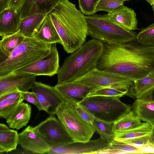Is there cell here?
I'll return each instance as SVG.
<instances>
[{
  "label": "cell",
  "instance_id": "6da1fadb",
  "mask_svg": "<svg viewBox=\"0 0 154 154\" xmlns=\"http://www.w3.org/2000/svg\"><path fill=\"white\" fill-rule=\"evenodd\" d=\"M103 45L97 69L119 74L133 81L154 71V47L136 41Z\"/></svg>",
  "mask_w": 154,
  "mask_h": 154
},
{
  "label": "cell",
  "instance_id": "7a4b0ae2",
  "mask_svg": "<svg viewBox=\"0 0 154 154\" xmlns=\"http://www.w3.org/2000/svg\"><path fill=\"white\" fill-rule=\"evenodd\" d=\"M64 51L71 53L82 47L88 35L85 16L68 0H62L48 14Z\"/></svg>",
  "mask_w": 154,
  "mask_h": 154
},
{
  "label": "cell",
  "instance_id": "3957f363",
  "mask_svg": "<svg viewBox=\"0 0 154 154\" xmlns=\"http://www.w3.org/2000/svg\"><path fill=\"white\" fill-rule=\"evenodd\" d=\"M103 48V43L92 38L70 53L59 69L57 83L74 81L96 68Z\"/></svg>",
  "mask_w": 154,
  "mask_h": 154
},
{
  "label": "cell",
  "instance_id": "277c9868",
  "mask_svg": "<svg viewBox=\"0 0 154 154\" xmlns=\"http://www.w3.org/2000/svg\"><path fill=\"white\" fill-rule=\"evenodd\" d=\"M51 44L43 42L35 37H26L0 63V77L28 67L46 57Z\"/></svg>",
  "mask_w": 154,
  "mask_h": 154
},
{
  "label": "cell",
  "instance_id": "5b68a950",
  "mask_svg": "<svg viewBox=\"0 0 154 154\" xmlns=\"http://www.w3.org/2000/svg\"><path fill=\"white\" fill-rule=\"evenodd\" d=\"M88 35L93 39L109 44L124 43L136 41V34L110 21L106 14L85 16Z\"/></svg>",
  "mask_w": 154,
  "mask_h": 154
},
{
  "label": "cell",
  "instance_id": "8992f818",
  "mask_svg": "<svg viewBox=\"0 0 154 154\" xmlns=\"http://www.w3.org/2000/svg\"><path fill=\"white\" fill-rule=\"evenodd\" d=\"M74 142L89 141L95 130L93 125L83 120L76 111L75 105L64 101L55 113Z\"/></svg>",
  "mask_w": 154,
  "mask_h": 154
},
{
  "label": "cell",
  "instance_id": "52a82bcc",
  "mask_svg": "<svg viewBox=\"0 0 154 154\" xmlns=\"http://www.w3.org/2000/svg\"><path fill=\"white\" fill-rule=\"evenodd\" d=\"M120 98L94 96L84 98L79 103L88 108L95 117L114 122L132 110V107L122 102Z\"/></svg>",
  "mask_w": 154,
  "mask_h": 154
},
{
  "label": "cell",
  "instance_id": "ba28073f",
  "mask_svg": "<svg viewBox=\"0 0 154 154\" xmlns=\"http://www.w3.org/2000/svg\"><path fill=\"white\" fill-rule=\"evenodd\" d=\"M74 81L92 88L114 86L128 90L126 95L134 97V81L119 74L100 70L95 68Z\"/></svg>",
  "mask_w": 154,
  "mask_h": 154
},
{
  "label": "cell",
  "instance_id": "9c48e42d",
  "mask_svg": "<svg viewBox=\"0 0 154 154\" xmlns=\"http://www.w3.org/2000/svg\"><path fill=\"white\" fill-rule=\"evenodd\" d=\"M54 115L34 127V131L49 146L73 142L61 122Z\"/></svg>",
  "mask_w": 154,
  "mask_h": 154
},
{
  "label": "cell",
  "instance_id": "30bf717a",
  "mask_svg": "<svg viewBox=\"0 0 154 154\" xmlns=\"http://www.w3.org/2000/svg\"><path fill=\"white\" fill-rule=\"evenodd\" d=\"M110 143L100 137L86 142L71 143L50 146L48 154H95L109 146Z\"/></svg>",
  "mask_w": 154,
  "mask_h": 154
},
{
  "label": "cell",
  "instance_id": "8fae6325",
  "mask_svg": "<svg viewBox=\"0 0 154 154\" xmlns=\"http://www.w3.org/2000/svg\"><path fill=\"white\" fill-rule=\"evenodd\" d=\"M36 76L31 74L14 72L0 77V97L17 91H29L36 82Z\"/></svg>",
  "mask_w": 154,
  "mask_h": 154
},
{
  "label": "cell",
  "instance_id": "7c38bea8",
  "mask_svg": "<svg viewBox=\"0 0 154 154\" xmlns=\"http://www.w3.org/2000/svg\"><path fill=\"white\" fill-rule=\"evenodd\" d=\"M58 52L56 44H51V52L45 58L26 68L13 72L25 73L36 76H52L57 74L60 68Z\"/></svg>",
  "mask_w": 154,
  "mask_h": 154
},
{
  "label": "cell",
  "instance_id": "4fadbf2b",
  "mask_svg": "<svg viewBox=\"0 0 154 154\" xmlns=\"http://www.w3.org/2000/svg\"><path fill=\"white\" fill-rule=\"evenodd\" d=\"M31 89L37 96L44 111L50 115H55L57 110L64 101L54 87L42 82H36Z\"/></svg>",
  "mask_w": 154,
  "mask_h": 154
},
{
  "label": "cell",
  "instance_id": "5bb4252c",
  "mask_svg": "<svg viewBox=\"0 0 154 154\" xmlns=\"http://www.w3.org/2000/svg\"><path fill=\"white\" fill-rule=\"evenodd\" d=\"M18 142L24 150L32 153L48 154L50 150V146L31 126L18 134Z\"/></svg>",
  "mask_w": 154,
  "mask_h": 154
},
{
  "label": "cell",
  "instance_id": "9a60e30c",
  "mask_svg": "<svg viewBox=\"0 0 154 154\" xmlns=\"http://www.w3.org/2000/svg\"><path fill=\"white\" fill-rule=\"evenodd\" d=\"M54 87L64 101L75 105L85 98L87 94L93 88L75 81L57 83Z\"/></svg>",
  "mask_w": 154,
  "mask_h": 154
},
{
  "label": "cell",
  "instance_id": "2e32d148",
  "mask_svg": "<svg viewBox=\"0 0 154 154\" xmlns=\"http://www.w3.org/2000/svg\"><path fill=\"white\" fill-rule=\"evenodd\" d=\"M106 15L110 21L123 28L130 31L138 29L136 13L124 5Z\"/></svg>",
  "mask_w": 154,
  "mask_h": 154
},
{
  "label": "cell",
  "instance_id": "e0dca14e",
  "mask_svg": "<svg viewBox=\"0 0 154 154\" xmlns=\"http://www.w3.org/2000/svg\"><path fill=\"white\" fill-rule=\"evenodd\" d=\"M62 0H24L18 11L21 19L35 14L48 15Z\"/></svg>",
  "mask_w": 154,
  "mask_h": 154
},
{
  "label": "cell",
  "instance_id": "ac0fdd59",
  "mask_svg": "<svg viewBox=\"0 0 154 154\" xmlns=\"http://www.w3.org/2000/svg\"><path fill=\"white\" fill-rule=\"evenodd\" d=\"M21 18L18 12L12 8L0 12V35L2 37L19 31Z\"/></svg>",
  "mask_w": 154,
  "mask_h": 154
},
{
  "label": "cell",
  "instance_id": "d6986e66",
  "mask_svg": "<svg viewBox=\"0 0 154 154\" xmlns=\"http://www.w3.org/2000/svg\"><path fill=\"white\" fill-rule=\"evenodd\" d=\"M31 113V106L22 102L6 120V122L10 128L18 130L26 126Z\"/></svg>",
  "mask_w": 154,
  "mask_h": 154
},
{
  "label": "cell",
  "instance_id": "ffe728a7",
  "mask_svg": "<svg viewBox=\"0 0 154 154\" xmlns=\"http://www.w3.org/2000/svg\"><path fill=\"white\" fill-rule=\"evenodd\" d=\"M135 98L152 100L154 91V71L134 81Z\"/></svg>",
  "mask_w": 154,
  "mask_h": 154
},
{
  "label": "cell",
  "instance_id": "44dd1931",
  "mask_svg": "<svg viewBox=\"0 0 154 154\" xmlns=\"http://www.w3.org/2000/svg\"><path fill=\"white\" fill-rule=\"evenodd\" d=\"M47 15L35 14L21 19L19 32L26 37H34Z\"/></svg>",
  "mask_w": 154,
  "mask_h": 154
},
{
  "label": "cell",
  "instance_id": "7402d4cb",
  "mask_svg": "<svg viewBox=\"0 0 154 154\" xmlns=\"http://www.w3.org/2000/svg\"><path fill=\"white\" fill-rule=\"evenodd\" d=\"M34 37L48 44H61L59 35L48 14L45 17L40 30Z\"/></svg>",
  "mask_w": 154,
  "mask_h": 154
},
{
  "label": "cell",
  "instance_id": "603a6c76",
  "mask_svg": "<svg viewBox=\"0 0 154 154\" xmlns=\"http://www.w3.org/2000/svg\"><path fill=\"white\" fill-rule=\"evenodd\" d=\"M18 134L5 125L0 124V153L16 150L18 144Z\"/></svg>",
  "mask_w": 154,
  "mask_h": 154
},
{
  "label": "cell",
  "instance_id": "cb8c5ba5",
  "mask_svg": "<svg viewBox=\"0 0 154 154\" xmlns=\"http://www.w3.org/2000/svg\"><path fill=\"white\" fill-rule=\"evenodd\" d=\"M131 107L141 121L152 124L154 122V100L136 99Z\"/></svg>",
  "mask_w": 154,
  "mask_h": 154
},
{
  "label": "cell",
  "instance_id": "d4e9b609",
  "mask_svg": "<svg viewBox=\"0 0 154 154\" xmlns=\"http://www.w3.org/2000/svg\"><path fill=\"white\" fill-rule=\"evenodd\" d=\"M24 100L17 91L0 97V116L7 119Z\"/></svg>",
  "mask_w": 154,
  "mask_h": 154
},
{
  "label": "cell",
  "instance_id": "484cf974",
  "mask_svg": "<svg viewBox=\"0 0 154 154\" xmlns=\"http://www.w3.org/2000/svg\"><path fill=\"white\" fill-rule=\"evenodd\" d=\"M154 130L153 125L151 123L147 122L142 123L136 127L115 133L114 139L124 141L140 137L151 136Z\"/></svg>",
  "mask_w": 154,
  "mask_h": 154
},
{
  "label": "cell",
  "instance_id": "4316f807",
  "mask_svg": "<svg viewBox=\"0 0 154 154\" xmlns=\"http://www.w3.org/2000/svg\"><path fill=\"white\" fill-rule=\"evenodd\" d=\"M142 123L141 120L131 110L113 122L112 131L115 134L129 130L139 126Z\"/></svg>",
  "mask_w": 154,
  "mask_h": 154
},
{
  "label": "cell",
  "instance_id": "83f0119b",
  "mask_svg": "<svg viewBox=\"0 0 154 154\" xmlns=\"http://www.w3.org/2000/svg\"><path fill=\"white\" fill-rule=\"evenodd\" d=\"M26 38L19 32L2 37L0 41V52L8 57L11 52Z\"/></svg>",
  "mask_w": 154,
  "mask_h": 154
},
{
  "label": "cell",
  "instance_id": "f1b7e54d",
  "mask_svg": "<svg viewBox=\"0 0 154 154\" xmlns=\"http://www.w3.org/2000/svg\"><path fill=\"white\" fill-rule=\"evenodd\" d=\"M128 91L127 89L116 86L100 87L92 89L87 94L85 98L94 96L120 98L126 95Z\"/></svg>",
  "mask_w": 154,
  "mask_h": 154
},
{
  "label": "cell",
  "instance_id": "f546056e",
  "mask_svg": "<svg viewBox=\"0 0 154 154\" xmlns=\"http://www.w3.org/2000/svg\"><path fill=\"white\" fill-rule=\"evenodd\" d=\"M113 124L95 117L92 125L100 137L110 143L115 139V134L112 131Z\"/></svg>",
  "mask_w": 154,
  "mask_h": 154
},
{
  "label": "cell",
  "instance_id": "4dcf8cb0",
  "mask_svg": "<svg viewBox=\"0 0 154 154\" xmlns=\"http://www.w3.org/2000/svg\"><path fill=\"white\" fill-rule=\"evenodd\" d=\"M136 42L142 45L154 47V23L136 35Z\"/></svg>",
  "mask_w": 154,
  "mask_h": 154
},
{
  "label": "cell",
  "instance_id": "1f68e13d",
  "mask_svg": "<svg viewBox=\"0 0 154 154\" xmlns=\"http://www.w3.org/2000/svg\"><path fill=\"white\" fill-rule=\"evenodd\" d=\"M110 147L122 151L125 154L143 153L142 148L135 147L124 141L115 139L110 143Z\"/></svg>",
  "mask_w": 154,
  "mask_h": 154
},
{
  "label": "cell",
  "instance_id": "d6a6232c",
  "mask_svg": "<svg viewBox=\"0 0 154 154\" xmlns=\"http://www.w3.org/2000/svg\"><path fill=\"white\" fill-rule=\"evenodd\" d=\"M129 0H100L96 7L95 12L105 11L110 12L123 5L125 1Z\"/></svg>",
  "mask_w": 154,
  "mask_h": 154
},
{
  "label": "cell",
  "instance_id": "836d02e7",
  "mask_svg": "<svg viewBox=\"0 0 154 154\" xmlns=\"http://www.w3.org/2000/svg\"><path fill=\"white\" fill-rule=\"evenodd\" d=\"M122 141L136 147L143 148L151 147L154 148L151 135L140 137Z\"/></svg>",
  "mask_w": 154,
  "mask_h": 154
},
{
  "label": "cell",
  "instance_id": "e575fe53",
  "mask_svg": "<svg viewBox=\"0 0 154 154\" xmlns=\"http://www.w3.org/2000/svg\"><path fill=\"white\" fill-rule=\"evenodd\" d=\"M100 0H79V8L84 14L90 16L94 14Z\"/></svg>",
  "mask_w": 154,
  "mask_h": 154
},
{
  "label": "cell",
  "instance_id": "d590c367",
  "mask_svg": "<svg viewBox=\"0 0 154 154\" xmlns=\"http://www.w3.org/2000/svg\"><path fill=\"white\" fill-rule=\"evenodd\" d=\"M75 109L79 116L85 121L92 125L95 117L86 107L78 103L75 105Z\"/></svg>",
  "mask_w": 154,
  "mask_h": 154
},
{
  "label": "cell",
  "instance_id": "8d00e7d4",
  "mask_svg": "<svg viewBox=\"0 0 154 154\" xmlns=\"http://www.w3.org/2000/svg\"><path fill=\"white\" fill-rule=\"evenodd\" d=\"M21 96L24 100L35 105L39 111H44L42 104L33 92H21Z\"/></svg>",
  "mask_w": 154,
  "mask_h": 154
},
{
  "label": "cell",
  "instance_id": "74e56055",
  "mask_svg": "<svg viewBox=\"0 0 154 154\" xmlns=\"http://www.w3.org/2000/svg\"><path fill=\"white\" fill-rule=\"evenodd\" d=\"M11 0H0V12L11 8Z\"/></svg>",
  "mask_w": 154,
  "mask_h": 154
},
{
  "label": "cell",
  "instance_id": "f35d334b",
  "mask_svg": "<svg viewBox=\"0 0 154 154\" xmlns=\"http://www.w3.org/2000/svg\"><path fill=\"white\" fill-rule=\"evenodd\" d=\"M24 0H11V7L17 11L21 7Z\"/></svg>",
  "mask_w": 154,
  "mask_h": 154
},
{
  "label": "cell",
  "instance_id": "ab89813d",
  "mask_svg": "<svg viewBox=\"0 0 154 154\" xmlns=\"http://www.w3.org/2000/svg\"><path fill=\"white\" fill-rule=\"evenodd\" d=\"M0 63H1L5 60H6L8 58V57L0 52Z\"/></svg>",
  "mask_w": 154,
  "mask_h": 154
},
{
  "label": "cell",
  "instance_id": "60d3db41",
  "mask_svg": "<svg viewBox=\"0 0 154 154\" xmlns=\"http://www.w3.org/2000/svg\"><path fill=\"white\" fill-rule=\"evenodd\" d=\"M147 2L149 3L152 6L154 5V0H146Z\"/></svg>",
  "mask_w": 154,
  "mask_h": 154
},
{
  "label": "cell",
  "instance_id": "b9f144b4",
  "mask_svg": "<svg viewBox=\"0 0 154 154\" xmlns=\"http://www.w3.org/2000/svg\"><path fill=\"white\" fill-rule=\"evenodd\" d=\"M151 138L152 139V140L153 142V143L154 145V130L153 132V133L151 135Z\"/></svg>",
  "mask_w": 154,
  "mask_h": 154
},
{
  "label": "cell",
  "instance_id": "7bdbcfd3",
  "mask_svg": "<svg viewBox=\"0 0 154 154\" xmlns=\"http://www.w3.org/2000/svg\"><path fill=\"white\" fill-rule=\"evenodd\" d=\"M152 10H153V11L154 12V5L152 6Z\"/></svg>",
  "mask_w": 154,
  "mask_h": 154
},
{
  "label": "cell",
  "instance_id": "ee69618b",
  "mask_svg": "<svg viewBox=\"0 0 154 154\" xmlns=\"http://www.w3.org/2000/svg\"><path fill=\"white\" fill-rule=\"evenodd\" d=\"M153 125V127H154V122L152 124Z\"/></svg>",
  "mask_w": 154,
  "mask_h": 154
},
{
  "label": "cell",
  "instance_id": "f6af8a7d",
  "mask_svg": "<svg viewBox=\"0 0 154 154\" xmlns=\"http://www.w3.org/2000/svg\"></svg>",
  "mask_w": 154,
  "mask_h": 154
}]
</instances>
